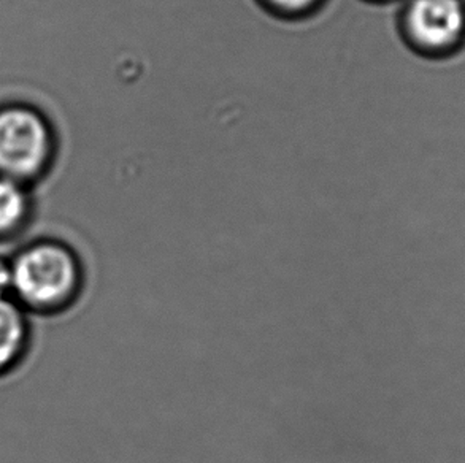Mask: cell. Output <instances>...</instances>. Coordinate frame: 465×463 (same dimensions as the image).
<instances>
[{"label":"cell","instance_id":"6da1fadb","mask_svg":"<svg viewBox=\"0 0 465 463\" xmlns=\"http://www.w3.org/2000/svg\"><path fill=\"white\" fill-rule=\"evenodd\" d=\"M10 297L29 314H63L82 299L86 286L83 261L69 244L44 240L10 259Z\"/></svg>","mask_w":465,"mask_h":463},{"label":"cell","instance_id":"7a4b0ae2","mask_svg":"<svg viewBox=\"0 0 465 463\" xmlns=\"http://www.w3.org/2000/svg\"><path fill=\"white\" fill-rule=\"evenodd\" d=\"M401 34L422 56L451 54L465 42V0H407Z\"/></svg>","mask_w":465,"mask_h":463},{"label":"cell","instance_id":"3957f363","mask_svg":"<svg viewBox=\"0 0 465 463\" xmlns=\"http://www.w3.org/2000/svg\"><path fill=\"white\" fill-rule=\"evenodd\" d=\"M51 153L48 125L27 108L0 112V173L6 178L35 175Z\"/></svg>","mask_w":465,"mask_h":463},{"label":"cell","instance_id":"277c9868","mask_svg":"<svg viewBox=\"0 0 465 463\" xmlns=\"http://www.w3.org/2000/svg\"><path fill=\"white\" fill-rule=\"evenodd\" d=\"M31 314L10 295L0 297V378L25 362L32 341Z\"/></svg>","mask_w":465,"mask_h":463},{"label":"cell","instance_id":"5b68a950","mask_svg":"<svg viewBox=\"0 0 465 463\" xmlns=\"http://www.w3.org/2000/svg\"><path fill=\"white\" fill-rule=\"evenodd\" d=\"M27 216V199L13 178H0V238L13 235Z\"/></svg>","mask_w":465,"mask_h":463},{"label":"cell","instance_id":"8992f818","mask_svg":"<svg viewBox=\"0 0 465 463\" xmlns=\"http://www.w3.org/2000/svg\"><path fill=\"white\" fill-rule=\"evenodd\" d=\"M267 12L277 18L297 21L314 15L326 0H258Z\"/></svg>","mask_w":465,"mask_h":463},{"label":"cell","instance_id":"52a82bcc","mask_svg":"<svg viewBox=\"0 0 465 463\" xmlns=\"http://www.w3.org/2000/svg\"><path fill=\"white\" fill-rule=\"evenodd\" d=\"M369 2H378V4H383V2H390V0H369Z\"/></svg>","mask_w":465,"mask_h":463}]
</instances>
